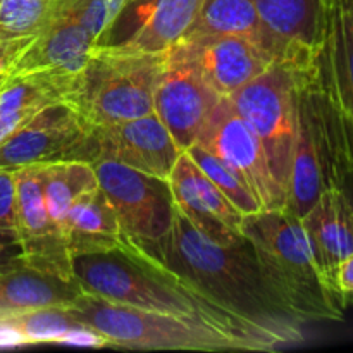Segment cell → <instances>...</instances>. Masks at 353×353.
Listing matches in <instances>:
<instances>
[{
  "label": "cell",
  "instance_id": "obj_1",
  "mask_svg": "<svg viewBox=\"0 0 353 353\" xmlns=\"http://www.w3.org/2000/svg\"><path fill=\"white\" fill-rule=\"evenodd\" d=\"M138 241V240H137ZM185 286L278 347L303 341V324L264 281L250 243L221 245L200 233L174 205L168 234L145 243Z\"/></svg>",
  "mask_w": 353,
  "mask_h": 353
},
{
  "label": "cell",
  "instance_id": "obj_2",
  "mask_svg": "<svg viewBox=\"0 0 353 353\" xmlns=\"http://www.w3.org/2000/svg\"><path fill=\"white\" fill-rule=\"evenodd\" d=\"M72 274L83 292L112 303L207 324L240 340L250 352L279 348L268 336L207 302L200 293L186 288L147 245L126 234L117 250L72 259Z\"/></svg>",
  "mask_w": 353,
  "mask_h": 353
},
{
  "label": "cell",
  "instance_id": "obj_3",
  "mask_svg": "<svg viewBox=\"0 0 353 353\" xmlns=\"http://www.w3.org/2000/svg\"><path fill=\"white\" fill-rule=\"evenodd\" d=\"M309 102L327 186L353 178V0H321L312 52L293 64Z\"/></svg>",
  "mask_w": 353,
  "mask_h": 353
},
{
  "label": "cell",
  "instance_id": "obj_4",
  "mask_svg": "<svg viewBox=\"0 0 353 353\" xmlns=\"http://www.w3.org/2000/svg\"><path fill=\"white\" fill-rule=\"evenodd\" d=\"M241 234L264 281L300 323L343 319L348 299L321 268L300 217L286 209L259 210L243 217Z\"/></svg>",
  "mask_w": 353,
  "mask_h": 353
},
{
  "label": "cell",
  "instance_id": "obj_5",
  "mask_svg": "<svg viewBox=\"0 0 353 353\" xmlns=\"http://www.w3.org/2000/svg\"><path fill=\"white\" fill-rule=\"evenodd\" d=\"M164 55L126 43L93 48L65 102L92 126L123 123L154 112V90Z\"/></svg>",
  "mask_w": 353,
  "mask_h": 353
},
{
  "label": "cell",
  "instance_id": "obj_6",
  "mask_svg": "<svg viewBox=\"0 0 353 353\" xmlns=\"http://www.w3.org/2000/svg\"><path fill=\"white\" fill-rule=\"evenodd\" d=\"M72 316L102 334L109 347L130 350L250 352L245 343L207 324L121 305L83 292L69 305Z\"/></svg>",
  "mask_w": 353,
  "mask_h": 353
},
{
  "label": "cell",
  "instance_id": "obj_7",
  "mask_svg": "<svg viewBox=\"0 0 353 353\" xmlns=\"http://www.w3.org/2000/svg\"><path fill=\"white\" fill-rule=\"evenodd\" d=\"M228 99L259 138L269 168L286 195L299 123L293 64L276 61Z\"/></svg>",
  "mask_w": 353,
  "mask_h": 353
},
{
  "label": "cell",
  "instance_id": "obj_8",
  "mask_svg": "<svg viewBox=\"0 0 353 353\" xmlns=\"http://www.w3.org/2000/svg\"><path fill=\"white\" fill-rule=\"evenodd\" d=\"M92 165L99 188L112 205L126 236L155 243L168 234L174 216L168 179L155 178L112 159H97Z\"/></svg>",
  "mask_w": 353,
  "mask_h": 353
},
{
  "label": "cell",
  "instance_id": "obj_9",
  "mask_svg": "<svg viewBox=\"0 0 353 353\" xmlns=\"http://www.w3.org/2000/svg\"><path fill=\"white\" fill-rule=\"evenodd\" d=\"M92 124L68 102L34 114L0 145V169L48 164L57 161H95Z\"/></svg>",
  "mask_w": 353,
  "mask_h": 353
},
{
  "label": "cell",
  "instance_id": "obj_10",
  "mask_svg": "<svg viewBox=\"0 0 353 353\" xmlns=\"http://www.w3.org/2000/svg\"><path fill=\"white\" fill-rule=\"evenodd\" d=\"M195 143L212 152L241 176L262 210L285 209L286 195L276 181L264 148L240 114L223 97L200 130Z\"/></svg>",
  "mask_w": 353,
  "mask_h": 353
},
{
  "label": "cell",
  "instance_id": "obj_11",
  "mask_svg": "<svg viewBox=\"0 0 353 353\" xmlns=\"http://www.w3.org/2000/svg\"><path fill=\"white\" fill-rule=\"evenodd\" d=\"M221 99L178 45L165 50L154 90V112L181 150L195 143Z\"/></svg>",
  "mask_w": 353,
  "mask_h": 353
},
{
  "label": "cell",
  "instance_id": "obj_12",
  "mask_svg": "<svg viewBox=\"0 0 353 353\" xmlns=\"http://www.w3.org/2000/svg\"><path fill=\"white\" fill-rule=\"evenodd\" d=\"M16 176L17 238L23 262L38 271L72 279V257L64 233L52 221L43 193L41 164L14 169Z\"/></svg>",
  "mask_w": 353,
  "mask_h": 353
},
{
  "label": "cell",
  "instance_id": "obj_13",
  "mask_svg": "<svg viewBox=\"0 0 353 353\" xmlns=\"http://www.w3.org/2000/svg\"><path fill=\"white\" fill-rule=\"evenodd\" d=\"M174 45L192 61L203 81L226 99L276 62L261 40L245 34L183 38Z\"/></svg>",
  "mask_w": 353,
  "mask_h": 353
},
{
  "label": "cell",
  "instance_id": "obj_14",
  "mask_svg": "<svg viewBox=\"0 0 353 353\" xmlns=\"http://www.w3.org/2000/svg\"><path fill=\"white\" fill-rule=\"evenodd\" d=\"M92 138L95 161L112 159L161 179L169 178L178 157L185 152L155 112L123 123L93 126Z\"/></svg>",
  "mask_w": 353,
  "mask_h": 353
},
{
  "label": "cell",
  "instance_id": "obj_15",
  "mask_svg": "<svg viewBox=\"0 0 353 353\" xmlns=\"http://www.w3.org/2000/svg\"><path fill=\"white\" fill-rule=\"evenodd\" d=\"M174 205L196 230L221 245H240L243 214L200 171L188 152H181L168 178Z\"/></svg>",
  "mask_w": 353,
  "mask_h": 353
},
{
  "label": "cell",
  "instance_id": "obj_16",
  "mask_svg": "<svg viewBox=\"0 0 353 353\" xmlns=\"http://www.w3.org/2000/svg\"><path fill=\"white\" fill-rule=\"evenodd\" d=\"M97 45L78 21L55 14L17 50L9 74H52L74 85Z\"/></svg>",
  "mask_w": 353,
  "mask_h": 353
},
{
  "label": "cell",
  "instance_id": "obj_17",
  "mask_svg": "<svg viewBox=\"0 0 353 353\" xmlns=\"http://www.w3.org/2000/svg\"><path fill=\"white\" fill-rule=\"evenodd\" d=\"M262 40L276 61L290 64L312 52L321 19V0H254Z\"/></svg>",
  "mask_w": 353,
  "mask_h": 353
},
{
  "label": "cell",
  "instance_id": "obj_18",
  "mask_svg": "<svg viewBox=\"0 0 353 353\" xmlns=\"http://www.w3.org/2000/svg\"><path fill=\"white\" fill-rule=\"evenodd\" d=\"M302 224L312 241L321 268L338 288V268L353 254V203L345 186L324 188L316 205L302 217Z\"/></svg>",
  "mask_w": 353,
  "mask_h": 353
},
{
  "label": "cell",
  "instance_id": "obj_19",
  "mask_svg": "<svg viewBox=\"0 0 353 353\" xmlns=\"http://www.w3.org/2000/svg\"><path fill=\"white\" fill-rule=\"evenodd\" d=\"M296 76V74H295ZM296 141L286 186L285 209L302 219L326 188L319 140L305 93L296 81Z\"/></svg>",
  "mask_w": 353,
  "mask_h": 353
},
{
  "label": "cell",
  "instance_id": "obj_20",
  "mask_svg": "<svg viewBox=\"0 0 353 353\" xmlns=\"http://www.w3.org/2000/svg\"><path fill=\"white\" fill-rule=\"evenodd\" d=\"M64 236L72 259L121 248L124 233L99 186L79 195L72 203L65 217Z\"/></svg>",
  "mask_w": 353,
  "mask_h": 353
},
{
  "label": "cell",
  "instance_id": "obj_21",
  "mask_svg": "<svg viewBox=\"0 0 353 353\" xmlns=\"http://www.w3.org/2000/svg\"><path fill=\"white\" fill-rule=\"evenodd\" d=\"M81 293L83 288L74 278L38 271L24 262L0 269V314L69 307Z\"/></svg>",
  "mask_w": 353,
  "mask_h": 353
},
{
  "label": "cell",
  "instance_id": "obj_22",
  "mask_svg": "<svg viewBox=\"0 0 353 353\" xmlns=\"http://www.w3.org/2000/svg\"><path fill=\"white\" fill-rule=\"evenodd\" d=\"M203 0H134L141 21L126 43L150 54H162L188 34L199 17ZM130 7V9H131Z\"/></svg>",
  "mask_w": 353,
  "mask_h": 353
},
{
  "label": "cell",
  "instance_id": "obj_23",
  "mask_svg": "<svg viewBox=\"0 0 353 353\" xmlns=\"http://www.w3.org/2000/svg\"><path fill=\"white\" fill-rule=\"evenodd\" d=\"M43 193L52 221L64 233L65 217L79 195L99 186L95 171L85 161H57L41 164ZM65 238V236H64Z\"/></svg>",
  "mask_w": 353,
  "mask_h": 353
},
{
  "label": "cell",
  "instance_id": "obj_24",
  "mask_svg": "<svg viewBox=\"0 0 353 353\" xmlns=\"http://www.w3.org/2000/svg\"><path fill=\"white\" fill-rule=\"evenodd\" d=\"M224 34H245L264 43L254 0H203L199 17L185 38Z\"/></svg>",
  "mask_w": 353,
  "mask_h": 353
},
{
  "label": "cell",
  "instance_id": "obj_25",
  "mask_svg": "<svg viewBox=\"0 0 353 353\" xmlns=\"http://www.w3.org/2000/svg\"><path fill=\"white\" fill-rule=\"evenodd\" d=\"M55 3L57 0H0V38L19 50L52 19Z\"/></svg>",
  "mask_w": 353,
  "mask_h": 353
},
{
  "label": "cell",
  "instance_id": "obj_26",
  "mask_svg": "<svg viewBox=\"0 0 353 353\" xmlns=\"http://www.w3.org/2000/svg\"><path fill=\"white\" fill-rule=\"evenodd\" d=\"M0 317L23 334L26 345L57 343L72 327L81 326L69 307H40L0 314Z\"/></svg>",
  "mask_w": 353,
  "mask_h": 353
},
{
  "label": "cell",
  "instance_id": "obj_27",
  "mask_svg": "<svg viewBox=\"0 0 353 353\" xmlns=\"http://www.w3.org/2000/svg\"><path fill=\"white\" fill-rule=\"evenodd\" d=\"M190 157L193 159L196 165L200 168V171L224 193L228 200L240 210L243 216H250V214L259 212L262 210L261 203H259L257 196L252 193V190L248 188L247 183L241 179V176L236 171L230 168L226 162L221 161L217 155H214L212 152L205 150L203 147H200L199 143H193L186 148Z\"/></svg>",
  "mask_w": 353,
  "mask_h": 353
},
{
  "label": "cell",
  "instance_id": "obj_28",
  "mask_svg": "<svg viewBox=\"0 0 353 353\" xmlns=\"http://www.w3.org/2000/svg\"><path fill=\"white\" fill-rule=\"evenodd\" d=\"M134 0H57L55 14L78 21L99 43L133 6Z\"/></svg>",
  "mask_w": 353,
  "mask_h": 353
},
{
  "label": "cell",
  "instance_id": "obj_29",
  "mask_svg": "<svg viewBox=\"0 0 353 353\" xmlns=\"http://www.w3.org/2000/svg\"><path fill=\"white\" fill-rule=\"evenodd\" d=\"M0 231L17 234L16 176H14V169H0Z\"/></svg>",
  "mask_w": 353,
  "mask_h": 353
},
{
  "label": "cell",
  "instance_id": "obj_30",
  "mask_svg": "<svg viewBox=\"0 0 353 353\" xmlns=\"http://www.w3.org/2000/svg\"><path fill=\"white\" fill-rule=\"evenodd\" d=\"M57 343L76 345V347H93V348L109 347V343H107V340L102 336V334L97 333V331L92 330V327L85 326V324L72 327V330L68 331V333H65Z\"/></svg>",
  "mask_w": 353,
  "mask_h": 353
},
{
  "label": "cell",
  "instance_id": "obj_31",
  "mask_svg": "<svg viewBox=\"0 0 353 353\" xmlns=\"http://www.w3.org/2000/svg\"><path fill=\"white\" fill-rule=\"evenodd\" d=\"M23 262V248H21L17 234L2 233L0 231V269Z\"/></svg>",
  "mask_w": 353,
  "mask_h": 353
},
{
  "label": "cell",
  "instance_id": "obj_32",
  "mask_svg": "<svg viewBox=\"0 0 353 353\" xmlns=\"http://www.w3.org/2000/svg\"><path fill=\"white\" fill-rule=\"evenodd\" d=\"M336 285L347 299L353 296V254L340 264L336 272Z\"/></svg>",
  "mask_w": 353,
  "mask_h": 353
},
{
  "label": "cell",
  "instance_id": "obj_33",
  "mask_svg": "<svg viewBox=\"0 0 353 353\" xmlns=\"http://www.w3.org/2000/svg\"><path fill=\"white\" fill-rule=\"evenodd\" d=\"M26 340L23 334L10 326L3 317H0V348H14V347H24Z\"/></svg>",
  "mask_w": 353,
  "mask_h": 353
},
{
  "label": "cell",
  "instance_id": "obj_34",
  "mask_svg": "<svg viewBox=\"0 0 353 353\" xmlns=\"http://www.w3.org/2000/svg\"><path fill=\"white\" fill-rule=\"evenodd\" d=\"M17 48L12 43L6 41L3 38H0V69L2 71L9 72L10 64H12V59L16 57Z\"/></svg>",
  "mask_w": 353,
  "mask_h": 353
},
{
  "label": "cell",
  "instance_id": "obj_35",
  "mask_svg": "<svg viewBox=\"0 0 353 353\" xmlns=\"http://www.w3.org/2000/svg\"><path fill=\"white\" fill-rule=\"evenodd\" d=\"M9 72L7 71H2V69H0V92H2V88L3 86H6V83H7V79H9Z\"/></svg>",
  "mask_w": 353,
  "mask_h": 353
}]
</instances>
